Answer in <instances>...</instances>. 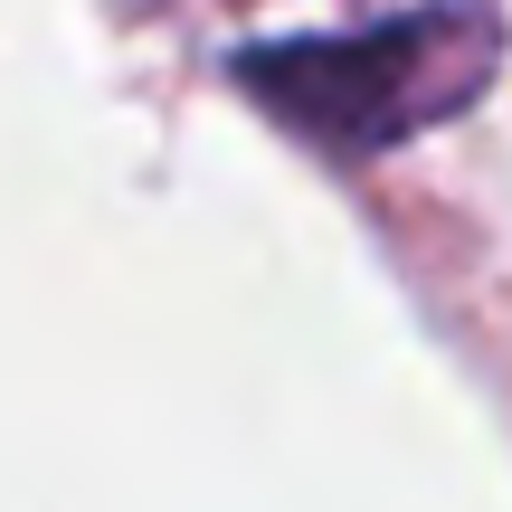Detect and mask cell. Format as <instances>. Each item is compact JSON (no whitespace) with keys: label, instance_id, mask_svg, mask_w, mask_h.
<instances>
[{"label":"cell","instance_id":"1","mask_svg":"<svg viewBox=\"0 0 512 512\" xmlns=\"http://www.w3.org/2000/svg\"><path fill=\"white\" fill-rule=\"evenodd\" d=\"M494 67H503V19L484 0H437V10L380 19L351 38H275V48L238 57L256 105L342 162L465 114Z\"/></svg>","mask_w":512,"mask_h":512}]
</instances>
